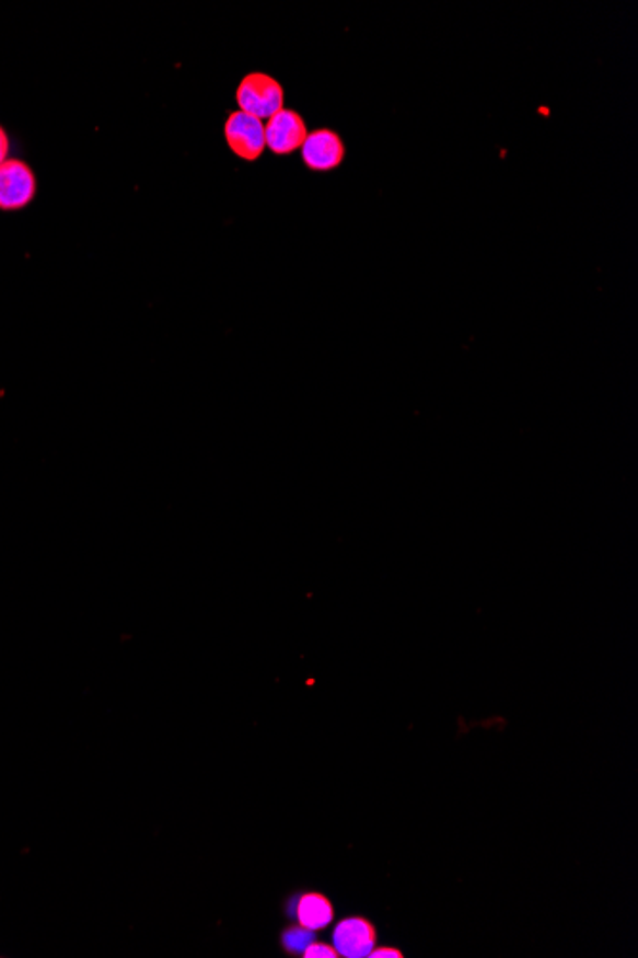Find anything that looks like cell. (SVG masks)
<instances>
[{
    "instance_id": "cell-1",
    "label": "cell",
    "mask_w": 638,
    "mask_h": 958,
    "mask_svg": "<svg viewBox=\"0 0 638 958\" xmlns=\"http://www.w3.org/2000/svg\"><path fill=\"white\" fill-rule=\"evenodd\" d=\"M237 106L243 114L253 115L256 119H270L283 109L286 92L274 77L266 73H248L235 92Z\"/></svg>"
},
{
    "instance_id": "cell-2",
    "label": "cell",
    "mask_w": 638,
    "mask_h": 958,
    "mask_svg": "<svg viewBox=\"0 0 638 958\" xmlns=\"http://www.w3.org/2000/svg\"><path fill=\"white\" fill-rule=\"evenodd\" d=\"M37 181L22 159H7L0 165V209L18 211L35 199Z\"/></svg>"
},
{
    "instance_id": "cell-3",
    "label": "cell",
    "mask_w": 638,
    "mask_h": 958,
    "mask_svg": "<svg viewBox=\"0 0 638 958\" xmlns=\"http://www.w3.org/2000/svg\"><path fill=\"white\" fill-rule=\"evenodd\" d=\"M225 142L237 158L245 161L260 159L266 150V137L260 119L253 115L235 112L228 117L224 125Z\"/></svg>"
},
{
    "instance_id": "cell-4",
    "label": "cell",
    "mask_w": 638,
    "mask_h": 958,
    "mask_svg": "<svg viewBox=\"0 0 638 958\" xmlns=\"http://www.w3.org/2000/svg\"><path fill=\"white\" fill-rule=\"evenodd\" d=\"M264 137L266 148H270L278 155H287L302 148L309 130L301 114L293 109H281L264 125Z\"/></svg>"
},
{
    "instance_id": "cell-5",
    "label": "cell",
    "mask_w": 638,
    "mask_h": 958,
    "mask_svg": "<svg viewBox=\"0 0 638 958\" xmlns=\"http://www.w3.org/2000/svg\"><path fill=\"white\" fill-rule=\"evenodd\" d=\"M301 150L304 165L312 171H317V173H327V171L337 169L343 163L346 153L343 138L330 129H317L310 132L302 143Z\"/></svg>"
},
{
    "instance_id": "cell-6",
    "label": "cell",
    "mask_w": 638,
    "mask_h": 958,
    "mask_svg": "<svg viewBox=\"0 0 638 958\" xmlns=\"http://www.w3.org/2000/svg\"><path fill=\"white\" fill-rule=\"evenodd\" d=\"M335 951L346 958L369 957L375 945V934L368 921L363 919H346L340 922L333 934Z\"/></svg>"
},
{
    "instance_id": "cell-7",
    "label": "cell",
    "mask_w": 638,
    "mask_h": 958,
    "mask_svg": "<svg viewBox=\"0 0 638 958\" xmlns=\"http://www.w3.org/2000/svg\"><path fill=\"white\" fill-rule=\"evenodd\" d=\"M293 914H297L301 926L316 932L325 928L333 921V907L320 893H306L301 899H297Z\"/></svg>"
},
{
    "instance_id": "cell-8",
    "label": "cell",
    "mask_w": 638,
    "mask_h": 958,
    "mask_svg": "<svg viewBox=\"0 0 638 958\" xmlns=\"http://www.w3.org/2000/svg\"><path fill=\"white\" fill-rule=\"evenodd\" d=\"M312 942H314V932L304 928V926L287 930L283 934V945H286L287 951L302 953Z\"/></svg>"
},
{
    "instance_id": "cell-9",
    "label": "cell",
    "mask_w": 638,
    "mask_h": 958,
    "mask_svg": "<svg viewBox=\"0 0 638 958\" xmlns=\"http://www.w3.org/2000/svg\"><path fill=\"white\" fill-rule=\"evenodd\" d=\"M302 955L306 958H335L337 957V951H335L333 947H329V945L314 944V942H312V944L302 951Z\"/></svg>"
},
{
    "instance_id": "cell-10",
    "label": "cell",
    "mask_w": 638,
    "mask_h": 958,
    "mask_svg": "<svg viewBox=\"0 0 638 958\" xmlns=\"http://www.w3.org/2000/svg\"><path fill=\"white\" fill-rule=\"evenodd\" d=\"M8 153H10V140H8L7 130L0 127V165L7 161Z\"/></svg>"
},
{
    "instance_id": "cell-11",
    "label": "cell",
    "mask_w": 638,
    "mask_h": 958,
    "mask_svg": "<svg viewBox=\"0 0 638 958\" xmlns=\"http://www.w3.org/2000/svg\"><path fill=\"white\" fill-rule=\"evenodd\" d=\"M369 957L373 958H399V951L396 949H376V951L369 953Z\"/></svg>"
}]
</instances>
